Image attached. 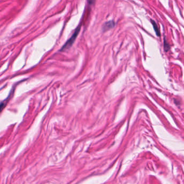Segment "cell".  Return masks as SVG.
Here are the masks:
<instances>
[{
  "mask_svg": "<svg viewBox=\"0 0 184 184\" xmlns=\"http://www.w3.org/2000/svg\"><path fill=\"white\" fill-rule=\"evenodd\" d=\"M164 50H165V51H168L170 49V46L166 41L165 37H164Z\"/></svg>",
  "mask_w": 184,
  "mask_h": 184,
  "instance_id": "cell-4",
  "label": "cell"
},
{
  "mask_svg": "<svg viewBox=\"0 0 184 184\" xmlns=\"http://www.w3.org/2000/svg\"><path fill=\"white\" fill-rule=\"evenodd\" d=\"M81 28V26H78V27L77 29L75 30V32H74L73 35H72V36L69 38V40L65 43L64 45L63 46L62 49L60 50H66L70 48L71 46H72V45L73 44L74 42L75 41L76 38L77 36H78V34L80 32V29Z\"/></svg>",
  "mask_w": 184,
  "mask_h": 184,
  "instance_id": "cell-1",
  "label": "cell"
},
{
  "mask_svg": "<svg viewBox=\"0 0 184 184\" xmlns=\"http://www.w3.org/2000/svg\"><path fill=\"white\" fill-rule=\"evenodd\" d=\"M151 23H152V26H153V29L155 31V32L156 34V36H160V30L159 29V28H158V25L156 24V22L153 20V19H151Z\"/></svg>",
  "mask_w": 184,
  "mask_h": 184,
  "instance_id": "cell-3",
  "label": "cell"
},
{
  "mask_svg": "<svg viewBox=\"0 0 184 184\" xmlns=\"http://www.w3.org/2000/svg\"><path fill=\"white\" fill-rule=\"evenodd\" d=\"M115 26V22L114 21H109L108 22H106L104 23L103 26V30L104 31H106L110 29L113 28L114 26Z\"/></svg>",
  "mask_w": 184,
  "mask_h": 184,
  "instance_id": "cell-2",
  "label": "cell"
},
{
  "mask_svg": "<svg viewBox=\"0 0 184 184\" xmlns=\"http://www.w3.org/2000/svg\"><path fill=\"white\" fill-rule=\"evenodd\" d=\"M5 106V103H2L0 104V113L2 112V111L3 110Z\"/></svg>",
  "mask_w": 184,
  "mask_h": 184,
  "instance_id": "cell-5",
  "label": "cell"
}]
</instances>
